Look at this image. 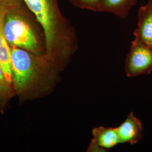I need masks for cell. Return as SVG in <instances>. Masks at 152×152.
<instances>
[{
    "mask_svg": "<svg viewBox=\"0 0 152 152\" xmlns=\"http://www.w3.org/2000/svg\"><path fill=\"white\" fill-rule=\"evenodd\" d=\"M23 1L43 29L46 56L58 71H63L78 49L75 29L60 11L58 0Z\"/></svg>",
    "mask_w": 152,
    "mask_h": 152,
    "instance_id": "obj_1",
    "label": "cell"
},
{
    "mask_svg": "<svg viewBox=\"0 0 152 152\" xmlns=\"http://www.w3.org/2000/svg\"><path fill=\"white\" fill-rule=\"evenodd\" d=\"M12 87L22 99L49 94L59 81V73L45 55L11 47Z\"/></svg>",
    "mask_w": 152,
    "mask_h": 152,
    "instance_id": "obj_2",
    "label": "cell"
},
{
    "mask_svg": "<svg viewBox=\"0 0 152 152\" xmlns=\"http://www.w3.org/2000/svg\"><path fill=\"white\" fill-rule=\"evenodd\" d=\"M4 31L10 46H15L38 55H46L43 29L36 17L23 2L6 12Z\"/></svg>",
    "mask_w": 152,
    "mask_h": 152,
    "instance_id": "obj_3",
    "label": "cell"
},
{
    "mask_svg": "<svg viewBox=\"0 0 152 152\" xmlns=\"http://www.w3.org/2000/svg\"><path fill=\"white\" fill-rule=\"evenodd\" d=\"M125 60L126 76L133 78L152 72V49L134 36Z\"/></svg>",
    "mask_w": 152,
    "mask_h": 152,
    "instance_id": "obj_4",
    "label": "cell"
},
{
    "mask_svg": "<svg viewBox=\"0 0 152 152\" xmlns=\"http://www.w3.org/2000/svg\"><path fill=\"white\" fill-rule=\"evenodd\" d=\"M120 144L135 145L141 140L143 134V126L141 120L131 112L126 120L117 127Z\"/></svg>",
    "mask_w": 152,
    "mask_h": 152,
    "instance_id": "obj_5",
    "label": "cell"
},
{
    "mask_svg": "<svg viewBox=\"0 0 152 152\" xmlns=\"http://www.w3.org/2000/svg\"><path fill=\"white\" fill-rule=\"evenodd\" d=\"M134 35L152 49V0L141 6L138 10L137 27Z\"/></svg>",
    "mask_w": 152,
    "mask_h": 152,
    "instance_id": "obj_6",
    "label": "cell"
},
{
    "mask_svg": "<svg viewBox=\"0 0 152 152\" xmlns=\"http://www.w3.org/2000/svg\"><path fill=\"white\" fill-rule=\"evenodd\" d=\"M11 7L0 6V63L6 81L12 86L11 47L6 39L4 31V20L6 12Z\"/></svg>",
    "mask_w": 152,
    "mask_h": 152,
    "instance_id": "obj_7",
    "label": "cell"
},
{
    "mask_svg": "<svg viewBox=\"0 0 152 152\" xmlns=\"http://www.w3.org/2000/svg\"><path fill=\"white\" fill-rule=\"evenodd\" d=\"M92 140L105 150L113 148L120 144L117 127H96L92 129Z\"/></svg>",
    "mask_w": 152,
    "mask_h": 152,
    "instance_id": "obj_8",
    "label": "cell"
},
{
    "mask_svg": "<svg viewBox=\"0 0 152 152\" xmlns=\"http://www.w3.org/2000/svg\"><path fill=\"white\" fill-rule=\"evenodd\" d=\"M137 3V0H101L98 12L111 13L124 19Z\"/></svg>",
    "mask_w": 152,
    "mask_h": 152,
    "instance_id": "obj_9",
    "label": "cell"
},
{
    "mask_svg": "<svg viewBox=\"0 0 152 152\" xmlns=\"http://www.w3.org/2000/svg\"><path fill=\"white\" fill-rule=\"evenodd\" d=\"M76 7L90 11H98L101 0H68Z\"/></svg>",
    "mask_w": 152,
    "mask_h": 152,
    "instance_id": "obj_10",
    "label": "cell"
},
{
    "mask_svg": "<svg viewBox=\"0 0 152 152\" xmlns=\"http://www.w3.org/2000/svg\"><path fill=\"white\" fill-rule=\"evenodd\" d=\"M15 94L12 87L0 83V111L4 109L9 101Z\"/></svg>",
    "mask_w": 152,
    "mask_h": 152,
    "instance_id": "obj_11",
    "label": "cell"
},
{
    "mask_svg": "<svg viewBox=\"0 0 152 152\" xmlns=\"http://www.w3.org/2000/svg\"><path fill=\"white\" fill-rule=\"evenodd\" d=\"M23 2V0H0V6L11 7Z\"/></svg>",
    "mask_w": 152,
    "mask_h": 152,
    "instance_id": "obj_12",
    "label": "cell"
},
{
    "mask_svg": "<svg viewBox=\"0 0 152 152\" xmlns=\"http://www.w3.org/2000/svg\"><path fill=\"white\" fill-rule=\"evenodd\" d=\"M87 152H107V151L102 148L101 147H99L95 141H94L93 140H91V141L90 142V144L87 148Z\"/></svg>",
    "mask_w": 152,
    "mask_h": 152,
    "instance_id": "obj_13",
    "label": "cell"
},
{
    "mask_svg": "<svg viewBox=\"0 0 152 152\" xmlns=\"http://www.w3.org/2000/svg\"><path fill=\"white\" fill-rule=\"evenodd\" d=\"M0 83H1L2 85H5L10 86L9 84V83L7 82L6 80L5 76V75H4V71H3V69H2V67L1 66V63H0Z\"/></svg>",
    "mask_w": 152,
    "mask_h": 152,
    "instance_id": "obj_14",
    "label": "cell"
}]
</instances>
